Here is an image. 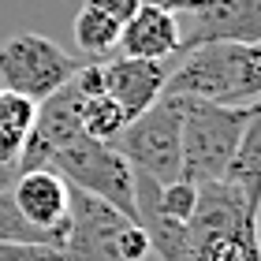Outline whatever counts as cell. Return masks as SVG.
I'll use <instances>...</instances> for the list:
<instances>
[{
    "mask_svg": "<svg viewBox=\"0 0 261 261\" xmlns=\"http://www.w3.org/2000/svg\"><path fill=\"white\" fill-rule=\"evenodd\" d=\"M172 97H194L213 105H257L261 93V45L243 41H209L172 56L164 82Z\"/></svg>",
    "mask_w": 261,
    "mask_h": 261,
    "instance_id": "1",
    "label": "cell"
},
{
    "mask_svg": "<svg viewBox=\"0 0 261 261\" xmlns=\"http://www.w3.org/2000/svg\"><path fill=\"white\" fill-rule=\"evenodd\" d=\"M187 261H257V205L231 183H201L187 220Z\"/></svg>",
    "mask_w": 261,
    "mask_h": 261,
    "instance_id": "2",
    "label": "cell"
},
{
    "mask_svg": "<svg viewBox=\"0 0 261 261\" xmlns=\"http://www.w3.org/2000/svg\"><path fill=\"white\" fill-rule=\"evenodd\" d=\"M261 109L257 105H213L183 97V127H179V179L187 183H217L228 172V161L239 149L246 123Z\"/></svg>",
    "mask_w": 261,
    "mask_h": 261,
    "instance_id": "3",
    "label": "cell"
},
{
    "mask_svg": "<svg viewBox=\"0 0 261 261\" xmlns=\"http://www.w3.org/2000/svg\"><path fill=\"white\" fill-rule=\"evenodd\" d=\"M146 254L149 239L135 217L71 187L67 235L60 246L64 261H146Z\"/></svg>",
    "mask_w": 261,
    "mask_h": 261,
    "instance_id": "4",
    "label": "cell"
},
{
    "mask_svg": "<svg viewBox=\"0 0 261 261\" xmlns=\"http://www.w3.org/2000/svg\"><path fill=\"white\" fill-rule=\"evenodd\" d=\"M179 127H183V97L161 93L146 112L123 123V130L109 146L135 172L157 183H172L179 179Z\"/></svg>",
    "mask_w": 261,
    "mask_h": 261,
    "instance_id": "5",
    "label": "cell"
},
{
    "mask_svg": "<svg viewBox=\"0 0 261 261\" xmlns=\"http://www.w3.org/2000/svg\"><path fill=\"white\" fill-rule=\"evenodd\" d=\"M49 168L60 172L67 179V187L86 191V194L116 205L120 213H127V217H135V168L109 142H97L90 135H75L67 146H60L53 153Z\"/></svg>",
    "mask_w": 261,
    "mask_h": 261,
    "instance_id": "6",
    "label": "cell"
},
{
    "mask_svg": "<svg viewBox=\"0 0 261 261\" xmlns=\"http://www.w3.org/2000/svg\"><path fill=\"white\" fill-rule=\"evenodd\" d=\"M82 64L45 34H15L0 45V86L27 101H45L71 82Z\"/></svg>",
    "mask_w": 261,
    "mask_h": 261,
    "instance_id": "7",
    "label": "cell"
},
{
    "mask_svg": "<svg viewBox=\"0 0 261 261\" xmlns=\"http://www.w3.org/2000/svg\"><path fill=\"white\" fill-rule=\"evenodd\" d=\"M187 15H191V27L179 30L175 56L209 41L261 45V0H198Z\"/></svg>",
    "mask_w": 261,
    "mask_h": 261,
    "instance_id": "8",
    "label": "cell"
},
{
    "mask_svg": "<svg viewBox=\"0 0 261 261\" xmlns=\"http://www.w3.org/2000/svg\"><path fill=\"white\" fill-rule=\"evenodd\" d=\"M15 209L27 217L34 228L49 231L56 243L64 246L67 235V205H71V187L60 172L53 168H27V172H11V179L4 183Z\"/></svg>",
    "mask_w": 261,
    "mask_h": 261,
    "instance_id": "9",
    "label": "cell"
},
{
    "mask_svg": "<svg viewBox=\"0 0 261 261\" xmlns=\"http://www.w3.org/2000/svg\"><path fill=\"white\" fill-rule=\"evenodd\" d=\"M168 71H172V60H135V56H105L101 60L105 93L123 109L127 120L146 112L164 93Z\"/></svg>",
    "mask_w": 261,
    "mask_h": 261,
    "instance_id": "10",
    "label": "cell"
},
{
    "mask_svg": "<svg viewBox=\"0 0 261 261\" xmlns=\"http://www.w3.org/2000/svg\"><path fill=\"white\" fill-rule=\"evenodd\" d=\"M175 49H179V15L149 4H142L116 38V56L135 60H172Z\"/></svg>",
    "mask_w": 261,
    "mask_h": 261,
    "instance_id": "11",
    "label": "cell"
},
{
    "mask_svg": "<svg viewBox=\"0 0 261 261\" xmlns=\"http://www.w3.org/2000/svg\"><path fill=\"white\" fill-rule=\"evenodd\" d=\"M224 183H231L250 205H257V198H261V112L246 123L243 138H239V149L228 161Z\"/></svg>",
    "mask_w": 261,
    "mask_h": 261,
    "instance_id": "12",
    "label": "cell"
},
{
    "mask_svg": "<svg viewBox=\"0 0 261 261\" xmlns=\"http://www.w3.org/2000/svg\"><path fill=\"white\" fill-rule=\"evenodd\" d=\"M34 112H38V105L19 97V93H11L0 86V168L11 172L22 153V142L30 135V123H34Z\"/></svg>",
    "mask_w": 261,
    "mask_h": 261,
    "instance_id": "13",
    "label": "cell"
},
{
    "mask_svg": "<svg viewBox=\"0 0 261 261\" xmlns=\"http://www.w3.org/2000/svg\"><path fill=\"white\" fill-rule=\"evenodd\" d=\"M116 38H120V22L101 15L97 8L82 4V11L75 15V41H79V49L97 56V60H105V56L116 53Z\"/></svg>",
    "mask_w": 261,
    "mask_h": 261,
    "instance_id": "14",
    "label": "cell"
},
{
    "mask_svg": "<svg viewBox=\"0 0 261 261\" xmlns=\"http://www.w3.org/2000/svg\"><path fill=\"white\" fill-rule=\"evenodd\" d=\"M127 116L116 105L109 93H97V97H82V130L97 142H112L123 130Z\"/></svg>",
    "mask_w": 261,
    "mask_h": 261,
    "instance_id": "15",
    "label": "cell"
},
{
    "mask_svg": "<svg viewBox=\"0 0 261 261\" xmlns=\"http://www.w3.org/2000/svg\"><path fill=\"white\" fill-rule=\"evenodd\" d=\"M0 243H34V246H56V250H60V243H56L49 231L34 228L15 209V201H11L4 183H0Z\"/></svg>",
    "mask_w": 261,
    "mask_h": 261,
    "instance_id": "16",
    "label": "cell"
},
{
    "mask_svg": "<svg viewBox=\"0 0 261 261\" xmlns=\"http://www.w3.org/2000/svg\"><path fill=\"white\" fill-rule=\"evenodd\" d=\"M153 201H157V209L164 213V217L187 224V220H191V213H194V205H198V187L187 183V179L157 183V194H153Z\"/></svg>",
    "mask_w": 261,
    "mask_h": 261,
    "instance_id": "17",
    "label": "cell"
},
{
    "mask_svg": "<svg viewBox=\"0 0 261 261\" xmlns=\"http://www.w3.org/2000/svg\"><path fill=\"white\" fill-rule=\"evenodd\" d=\"M0 261H64L56 246H34V243H0Z\"/></svg>",
    "mask_w": 261,
    "mask_h": 261,
    "instance_id": "18",
    "label": "cell"
},
{
    "mask_svg": "<svg viewBox=\"0 0 261 261\" xmlns=\"http://www.w3.org/2000/svg\"><path fill=\"white\" fill-rule=\"evenodd\" d=\"M86 4H90V8H97L101 15H109L112 22H120V27H123V22L142 8V0H86Z\"/></svg>",
    "mask_w": 261,
    "mask_h": 261,
    "instance_id": "19",
    "label": "cell"
},
{
    "mask_svg": "<svg viewBox=\"0 0 261 261\" xmlns=\"http://www.w3.org/2000/svg\"><path fill=\"white\" fill-rule=\"evenodd\" d=\"M142 4H149V8H164V11H175V15H187V11H194L198 0H142Z\"/></svg>",
    "mask_w": 261,
    "mask_h": 261,
    "instance_id": "20",
    "label": "cell"
},
{
    "mask_svg": "<svg viewBox=\"0 0 261 261\" xmlns=\"http://www.w3.org/2000/svg\"><path fill=\"white\" fill-rule=\"evenodd\" d=\"M11 179V172H4V168H0V183H8Z\"/></svg>",
    "mask_w": 261,
    "mask_h": 261,
    "instance_id": "21",
    "label": "cell"
}]
</instances>
